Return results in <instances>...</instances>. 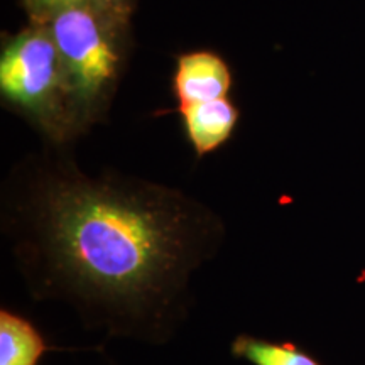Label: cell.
<instances>
[{
    "instance_id": "6da1fadb",
    "label": "cell",
    "mask_w": 365,
    "mask_h": 365,
    "mask_svg": "<svg viewBox=\"0 0 365 365\" xmlns=\"http://www.w3.org/2000/svg\"><path fill=\"white\" fill-rule=\"evenodd\" d=\"M218 230L180 195L83 175L49 178L14 245L36 299H63L115 336L168 340Z\"/></svg>"
},
{
    "instance_id": "7a4b0ae2",
    "label": "cell",
    "mask_w": 365,
    "mask_h": 365,
    "mask_svg": "<svg viewBox=\"0 0 365 365\" xmlns=\"http://www.w3.org/2000/svg\"><path fill=\"white\" fill-rule=\"evenodd\" d=\"M51 36L63 66L83 98H91L115 75L117 53L88 6L54 14Z\"/></svg>"
},
{
    "instance_id": "3957f363",
    "label": "cell",
    "mask_w": 365,
    "mask_h": 365,
    "mask_svg": "<svg viewBox=\"0 0 365 365\" xmlns=\"http://www.w3.org/2000/svg\"><path fill=\"white\" fill-rule=\"evenodd\" d=\"M61 65L53 36L44 31H29L4 49L0 90L12 102L36 107L56 86Z\"/></svg>"
},
{
    "instance_id": "277c9868",
    "label": "cell",
    "mask_w": 365,
    "mask_h": 365,
    "mask_svg": "<svg viewBox=\"0 0 365 365\" xmlns=\"http://www.w3.org/2000/svg\"><path fill=\"white\" fill-rule=\"evenodd\" d=\"M232 85L227 63L217 54L198 51L178 59L175 91L180 103H202L225 98Z\"/></svg>"
},
{
    "instance_id": "5b68a950",
    "label": "cell",
    "mask_w": 365,
    "mask_h": 365,
    "mask_svg": "<svg viewBox=\"0 0 365 365\" xmlns=\"http://www.w3.org/2000/svg\"><path fill=\"white\" fill-rule=\"evenodd\" d=\"M185 132L196 156L215 153L230 139L239 120V110L227 97L202 103H180Z\"/></svg>"
},
{
    "instance_id": "8992f818",
    "label": "cell",
    "mask_w": 365,
    "mask_h": 365,
    "mask_svg": "<svg viewBox=\"0 0 365 365\" xmlns=\"http://www.w3.org/2000/svg\"><path fill=\"white\" fill-rule=\"evenodd\" d=\"M49 350L54 349L29 318L0 308V365H39Z\"/></svg>"
},
{
    "instance_id": "52a82bcc",
    "label": "cell",
    "mask_w": 365,
    "mask_h": 365,
    "mask_svg": "<svg viewBox=\"0 0 365 365\" xmlns=\"http://www.w3.org/2000/svg\"><path fill=\"white\" fill-rule=\"evenodd\" d=\"M230 352L250 365H323L291 341H271L247 333L235 336Z\"/></svg>"
},
{
    "instance_id": "ba28073f",
    "label": "cell",
    "mask_w": 365,
    "mask_h": 365,
    "mask_svg": "<svg viewBox=\"0 0 365 365\" xmlns=\"http://www.w3.org/2000/svg\"><path fill=\"white\" fill-rule=\"evenodd\" d=\"M34 4V7L41 12L48 14H58L65 9L71 7H80V6H88L90 0H31Z\"/></svg>"
},
{
    "instance_id": "9c48e42d",
    "label": "cell",
    "mask_w": 365,
    "mask_h": 365,
    "mask_svg": "<svg viewBox=\"0 0 365 365\" xmlns=\"http://www.w3.org/2000/svg\"><path fill=\"white\" fill-rule=\"evenodd\" d=\"M95 2H98L100 6H105V7H110V9H117L120 6L124 0H95Z\"/></svg>"
}]
</instances>
